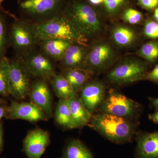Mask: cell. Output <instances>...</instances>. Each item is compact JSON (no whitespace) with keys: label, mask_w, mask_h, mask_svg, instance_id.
Instances as JSON below:
<instances>
[{"label":"cell","mask_w":158,"mask_h":158,"mask_svg":"<svg viewBox=\"0 0 158 158\" xmlns=\"http://www.w3.org/2000/svg\"><path fill=\"white\" fill-rule=\"evenodd\" d=\"M121 17L124 22L131 25L138 24L144 19V15L142 12L130 7L123 11Z\"/></svg>","instance_id":"28"},{"label":"cell","mask_w":158,"mask_h":158,"mask_svg":"<svg viewBox=\"0 0 158 158\" xmlns=\"http://www.w3.org/2000/svg\"><path fill=\"white\" fill-rule=\"evenodd\" d=\"M62 158H94L90 150L79 139L71 140L66 145Z\"/></svg>","instance_id":"23"},{"label":"cell","mask_w":158,"mask_h":158,"mask_svg":"<svg viewBox=\"0 0 158 158\" xmlns=\"http://www.w3.org/2000/svg\"><path fill=\"white\" fill-rule=\"evenodd\" d=\"M25 20L16 19L9 31V42L15 50L26 55L31 52L38 40L34 25Z\"/></svg>","instance_id":"7"},{"label":"cell","mask_w":158,"mask_h":158,"mask_svg":"<svg viewBox=\"0 0 158 158\" xmlns=\"http://www.w3.org/2000/svg\"><path fill=\"white\" fill-rule=\"evenodd\" d=\"M131 0H104L102 8L108 16H115L121 14L125 9L129 7Z\"/></svg>","instance_id":"25"},{"label":"cell","mask_w":158,"mask_h":158,"mask_svg":"<svg viewBox=\"0 0 158 158\" xmlns=\"http://www.w3.org/2000/svg\"><path fill=\"white\" fill-rule=\"evenodd\" d=\"M43 50L47 56L56 60H61L66 50L72 43L57 39H49L41 40Z\"/></svg>","instance_id":"18"},{"label":"cell","mask_w":158,"mask_h":158,"mask_svg":"<svg viewBox=\"0 0 158 158\" xmlns=\"http://www.w3.org/2000/svg\"><path fill=\"white\" fill-rule=\"evenodd\" d=\"M85 1L94 8L101 6L104 2V0H85Z\"/></svg>","instance_id":"32"},{"label":"cell","mask_w":158,"mask_h":158,"mask_svg":"<svg viewBox=\"0 0 158 158\" xmlns=\"http://www.w3.org/2000/svg\"><path fill=\"white\" fill-rule=\"evenodd\" d=\"M8 118L11 119H22L36 122L46 121L48 117L32 102H18L12 101L6 110Z\"/></svg>","instance_id":"11"},{"label":"cell","mask_w":158,"mask_h":158,"mask_svg":"<svg viewBox=\"0 0 158 158\" xmlns=\"http://www.w3.org/2000/svg\"><path fill=\"white\" fill-rule=\"evenodd\" d=\"M22 61L10 60L9 94L18 100L23 99L31 91L30 76Z\"/></svg>","instance_id":"8"},{"label":"cell","mask_w":158,"mask_h":158,"mask_svg":"<svg viewBox=\"0 0 158 158\" xmlns=\"http://www.w3.org/2000/svg\"><path fill=\"white\" fill-rule=\"evenodd\" d=\"M149 118L154 123L158 124V110H157L154 113L150 114Z\"/></svg>","instance_id":"33"},{"label":"cell","mask_w":158,"mask_h":158,"mask_svg":"<svg viewBox=\"0 0 158 158\" xmlns=\"http://www.w3.org/2000/svg\"><path fill=\"white\" fill-rule=\"evenodd\" d=\"M3 103L2 101V100L0 99V105L2 104V103Z\"/></svg>","instance_id":"39"},{"label":"cell","mask_w":158,"mask_h":158,"mask_svg":"<svg viewBox=\"0 0 158 158\" xmlns=\"http://www.w3.org/2000/svg\"><path fill=\"white\" fill-rule=\"evenodd\" d=\"M94 73L87 69H65L63 71L62 75L72 86L77 94L80 92L90 79L91 75Z\"/></svg>","instance_id":"19"},{"label":"cell","mask_w":158,"mask_h":158,"mask_svg":"<svg viewBox=\"0 0 158 158\" xmlns=\"http://www.w3.org/2000/svg\"><path fill=\"white\" fill-rule=\"evenodd\" d=\"M31 102L48 117L52 115V103L50 90L45 80L39 79L34 82L30 94Z\"/></svg>","instance_id":"14"},{"label":"cell","mask_w":158,"mask_h":158,"mask_svg":"<svg viewBox=\"0 0 158 158\" xmlns=\"http://www.w3.org/2000/svg\"><path fill=\"white\" fill-rule=\"evenodd\" d=\"M50 142V136L47 131L40 128L29 132L23 141V148L29 158H40Z\"/></svg>","instance_id":"13"},{"label":"cell","mask_w":158,"mask_h":158,"mask_svg":"<svg viewBox=\"0 0 158 158\" xmlns=\"http://www.w3.org/2000/svg\"><path fill=\"white\" fill-rule=\"evenodd\" d=\"M37 23L34 26L39 40L61 39L72 43L86 44V38L79 34L68 18L62 12Z\"/></svg>","instance_id":"3"},{"label":"cell","mask_w":158,"mask_h":158,"mask_svg":"<svg viewBox=\"0 0 158 158\" xmlns=\"http://www.w3.org/2000/svg\"><path fill=\"white\" fill-rule=\"evenodd\" d=\"M89 50L86 46L72 43L66 50L62 58V64L64 70L81 69H86V61Z\"/></svg>","instance_id":"15"},{"label":"cell","mask_w":158,"mask_h":158,"mask_svg":"<svg viewBox=\"0 0 158 158\" xmlns=\"http://www.w3.org/2000/svg\"><path fill=\"white\" fill-rule=\"evenodd\" d=\"M6 111V109L3 106H0V122L2 118L5 116Z\"/></svg>","instance_id":"37"},{"label":"cell","mask_w":158,"mask_h":158,"mask_svg":"<svg viewBox=\"0 0 158 158\" xmlns=\"http://www.w3.org/2000/svg\"><path fill=\"white\" fill-rule=\"evenodd\" d=\"M10 60L6 56L0 58V94H9Z\"/></svg>","instance_id":"24"},{"label":"cell","mask_w":158,"mask_h":158,"mask_svg":"<svg viewBox=\"0 0 158 158\" xmlns=\"http://www.w3.org/2000/svg\"><path fill=\"white\" fill-rule=\"evenodd\" d=\"M115 58V52L109 43L100 41L89 50L86 61V69L93 73L104 70L113 64Z\"/></svg>","instance_id":"9"},{"label":"cell","mask_w":158,"mask_h":158,"mask_svg":"<svg viewBox=\"0 0 158 158\" xmlns=\"http://www.w3.org/2000/svg\"><path fill=\"white\" fill-rule=\"evenodd\" d=\"M139 56L148 62H153L158 60V41L153 40L144 44L137 52Z\"/></svg>","instance_id":"27"},{"label":"cell","mask_w":158,"mask_h":158,"mask_svg":"<svg viewBox=\"0 0 158 158\" xmlns=\"http://www.w3.org/2000/svg\"><path fill=\"white\" fill-rule=\"evenodd\" d=\"M144 80H148L158 84V64L150 72L148 73Z\"/></svg>","instance_id":"31"},{"label":"cell","mask_w":158,"mask_h":158,"mask_svg":"<svg viewBox=\"0 0 158 158\" xmlns=\"http://www.w3.org/2000/svg\"><path fill=\"white\" fill-rule=\"evenodd\" d=\"M147 65L141 60L128 59L119 63L107 75L113 84L123 85L144 80L148 73Z\"/></svg>","instance_id":"6"},{"label":"cell","mask_w":158,"mask_h":158,"mask_svg":"<svg viewBox=\"0 0 158 158\" xmlns=\"http://www.w3.org/2000/svg\"><path fill=\"white\" fill-rule=\"evenodd\" d=\"M136 158H158V131L137 135Z\"/></svg>","instance_id":"16"},{"label":"cell","mask_w":158,"mask_h":158,"mask_svg":"<svg viewBox=\"0 0 158 158\" xmlns=\"http://www.w3.org/2000/svg\"><path fill=\"white\" fill-rule=\"evenodd\" d=\"M143 33L147 38L158 39V23L154 19H148L144 23Z\"/></svg>","instance_id":"29"},{"label":"cell","mask_w":158,"mask_h":158,"mask_svg":"<svg viewBox=\"0 0 158 158\" xmlns=\"http://www.w3.org/2000/svg\"><path fill=\"white\" fill-rule=\"evenodd\" d=\"M4 1H5V0H0V6H1V7H2V3Z\"/></svg>","instance_id":"38"},{"label":"cell","mask_w":158,"mask_h":158,"mask_svg":"<svg viewBox=\"0 0 158 158\" xmlns=\"http://www.w3.org/2000/svg\"><path fill=\"white\" fill-rule=\"evenodd\" d=\"M75 128L88 125L93 115L88 111L80 97L77 96L67 100Z\"/></svg>","instance_id":"17"},{"label":"cell","mask_w":158,"mask_h":158,"mask_svg":"<svg viewBox=\"0 0 158 158\" xmlns=\"http://www.w3.org/2000/svg\"><path fill=\"white\" fill-rule=\"evenodd\" d=\"M7 11L0 6V58L5 56L9 43V31L6 14Z\"/></svg>","instance_id":"26"},{"label":"cell","mask_w":158,"mask_h":158,"mask_svg":"<svg viewBox=\"0 0 158 158\" xmlns=\"http://www.w3.org/2000/svg\"><path fill=\"white\" fill-rule=\"evenodd\" d=\"M54 116L56 123L60 126L68 129H75L67 100L59 99Z\"/></svg>","instance_id":"22"},{"label":"cell","mask_w":158,"mask_h":158,"mask_svg":"<svg viewBox=\"0 0 158 158\" xmlns=\"http://www.w3.org/2000/svg\"><path fill=\"white\" fill-rule=\"evenodd\" d=\"M111 36L114 43L121 47L132 45L137 39V34L133 29L126 26H118L113 28Z\"/></svg>","instance_id":"21"},{"label":"cell","mask_w":158,"mask_h":158,"mask_svg":"<svg viewBox=\"0 0 158 158\" xmlns=\"http://www.w3.org/2000/svg\"><path fill=\"white\" fill-rule=\"evenodd\" d=\"M25 56L21 61L30 75L46 81L51 80L56 75L54 65L45 55L31 52Z\"/></svg>","instance_id":"10"},{"label":"cell","mask_w":158,"mask_h":158,"mask_svg":"<svg viewBox=\"0 0 158 158\" xmlns=\"http://www.w3.org/2000/svg\"><path fill=\"white\" fill-rule=\"evenodd\" d=\"M88 124L105 138L116 144L131 141L136 128L132 120L102 113L92 116Z\"/></svg>","instance_id":"1"},{"label":"cell","mask_w":158,"mask_h":158,"mask_svg":"<svg viewBox=\"0 0 158 158\" xmlns=\"http://www.w3.org/2000/svg\"><path fill=\"white\" fill-rule=\"evenodd\" d=\"M80 98L88 111L93 115L106 98V88L98 81H88L80 91Z\"/></svg>","instance_id":"12"},{"label":"cell","mask_w":158,"mask_h":158,"mask_svg":"<svg viewBox=\"0 0 158 158\" xmlns=\"http://www.w3.org/2000/svg\"><path fill=\"white\" fill-rule=\"evenodd\" d=\"M153 11V17L154 20L158 23V7L156 8Z\"/></svg>","instance_id":"36"},{"label":"cell","mask_w":158,"mask_h":158,"mask_svg":"<svg viewBox=\"0 0 158 158\" xmlns=\"http://www.w3.org/2000/svg\"><path fill=\"white\" fill-rule=\"evenodd\" d=\"M69 0H19L22 14L30 18L48 19L62 13Z\"/></svg>","instance_id":"5"},{"label":"cell","mask_w":158,"mask_h":158,"mask_svg":"<svg viewBox=\"0 0 158 158\" xmlns=\"http://www.w3.org/2000/svg\"><path fill=\"white\" fill-rule=\"evenodd\" d=\"M50 81L54 93L59 99L69 100L77 96L70 83L62 74L56 75Z\"/></svg>","instance_id":"20"},{"label":"cell","mask_w":158,"mask_h":158,"mask_svg":"<svg viewBox=\"0 0 158 158\" xmlns=\"http://www.w3.org/2000/svg\"><path fill=\"white\" fill-rule=\"evenodd\" d=\"M149 99L153 106L158 110V98H150Z\"/></svg>","instance_id":"35"},{"label":"cell","mask_w":158,"mask_h":158,"mask_svg":"<svg viewBox=\"0 0 158 158\" xmlns=\"http://www.w3.org/2000/svg\"><path fill=\"white\" fill-rule=\"evenodd\" d=\"M62 13L79 34L86 38L101 30V20L97 10L85 0H69Z\"/></svg>","instance_id":"2"},{"label":"cell","mask_w":158,"mask_h":158,"mask_svg":"<svg viewBox=\"0 0 158 158\" xmlns=\"http://www.w3.org/2000/svg\"><path fill=\"white\" fill-rule=\"evenodd\" d=\"M137 4L142 9L153 11L158 7V0H137Z\"/></svg>","instance_id":"30"},{"label":"cell","mask_w":158,"mask_h":158,"mask_svg":"<svg viewBox=\"0 0 158 158\" xmlns=\"http://www.w3.org/2000/svg\"><path fill=\"white\" fill-rule=\"evenodd\" d=\"M102 113L133 120L141 113V106L113 89H110L99 108Z\"/></svg>","instance_id":"4"},{"label":"cell","mask_w":158,"mask_h":158,"mask_svg":"<svg viewBox=\"0 0 158 158\" xmlns=\"http://www.w3.org/2000/svg\"><path fill=\"white\" fill-rule=\"evenodd\" d=\"M2 129L0 125V153L2 152L3 148Z\"/></svg>","instance_id":"34"}]
</instances>
